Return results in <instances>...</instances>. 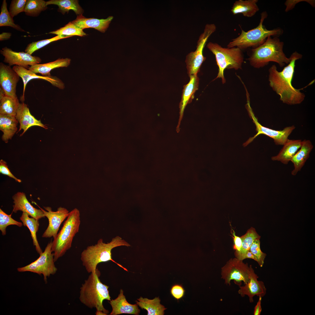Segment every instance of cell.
Returning <instances> with one entry per match:
<instances>
[{"mask_svg":"<svg viewBox=\"0 0 315 315\" xmlns=\"http://www.w3.org/2000/svg\"><path fill=\"white\" fill-rule=\"evenodd\" d=\"M71 61V59L69 58H59L46 63L35 64L30 66L28 69L36 74H41L42 76H50L52 70L59 67H67L70 64Z\"/></svg>","mask_w":315,"mask_h":315,"instance_id":"cb8c5ba5","label":"cell"},{"mask_svg":"<svg viewBox=\"0 0 315 315\" xmlns=\"http://www.w3.org/2000/svg\"><path fill=\"white\" fill-rule=\"evenodd\" d=\"M13 69L22 79L23 83V89L22 96V100L24 101L26 87L28 83L31 80L34 79H43L50 82L52 85L60 89L65 88L64 83L60 79L56 76H43L38 75L28 69L18 66H14Z\"/></svg>","mask_w":315,"mask_h":315,"instance_id":"2e32d148","label":"cell"},{"mask_svg":"<svg viewBox=\"0 0 315 315\" xmlns=\"http://www.w3.org/2000/svg\"><path fill=\"white\" fill-rule=\"evenodd\" d=\"M100 272L97 268L90 273L80 289L79 300L88 307L95 308L97 311H101L107 315L109 312L104 307V300H110L111 297L108 290L109 286L103 284L99 277Z\"/></svg>","mask_w":315,"mask_h":315,"instance_id":"3957f363","label":"cell"},{"mask_svg":"<svg viewBox=\"0 0 315 315\" xmlns=\"http://www.w3.org/2000/svg\"><path fill=\"white\" fill-rule=\"evenodd\" d=\"M120 246H130V245L118 236L113 238L110 242L107 243L103 242L102 239H99L97 244L88 246L81 253L80 259L83 265L87 272L90 273L96 270L99 263L111 260L117 264L124 270L128 271L126 268L112 259V250L115 247Z\"/></svg>","mask_w":315,"mask_h":315,"instance_id":"7a4b0ae2","label":"cell"},{"mask_svg":"<svg viewBox=\"0 0 315 315\" xmlns=\"http://www.w3.org/2000/svg\"><path fill=\"white\" fill-rule=\"evenodd\" d=\"M5 94L3 89L0 88V99L5 95Z\"/></svg>","mask_w":315,"mask_h":315,"instance_id":"bcb514c9","label":"cell"},{"mask_svg":"<svg viewBox=\"0 0 315 315\" xmlns=\"http://www.w3.org/2000/svg\"><path fill=\"white\" fill-rule=\"evenodd\" d=\"M48 34H55L57 35H63L71 36H83L87 35L83 31V29L77 27L70 22L64 27L55 31L50 32Z\"/></svg>","mask_w":315,"mask_h":315,"instance_id":"836d02e7","label":"cell"},{"mask_svg":"<svg viewBox=\"0 0 315 315\" xmlns=\"http://www.w3.org/2000/svg\"><path fill=\"white\" fill-rule=\"evenodd\" d=\"M260 239L258 238L253 241L250 247V250L255 256L256 261L259 265L262 267L264 263L267 255L261 250Z\"/></svg>","mask_w":315,"mask_h":315,"instance_id":"8d00e7d4","label":"cell"},{"mask_svg":"<svg viewBox=\"0 0 315 315\" xmlns=\"http://www.w3.org/2000/svg\"><path fill=\"white\" fill-rule=\"evenodd\" d=\"M267 16L266 11L262 13L258 25L247 32L242 29L240 34L232 39L228 44L227 47H237L242 50L250 48H254L263 43L269 36L278 37L282 35L283 32L282 29L278 28L268 30L263 25V21Z\"/></svg>","mask_w":315,"mask_h":315,"instance_id":"5b68a950","label":"cell"},{"mask_svg":"<svg viewBox=\"0 0 315 315\" xmlns=\"http://www.w3.org/2000/svg\"><path fill=\"white\" fill-rule=\"evenodd\" d=\"M249 280L243 286H240L238 293L242 297L245 295L249 298L250 302H253V297L255 296L263 297L266 293V288L263 282L258 280V277L255 273L251 265H250Z\"/></svg>","mask_w":315,"mask_h":315,"instance_id":"9a60e30c","label":"cell"},{"mask_svg":"<svg viewBox=\"0 0 315 315\" xmlns=\"http://www.w3.org/2000/svg\"><path fill=\"white\" fill-rule=\"evenodd\" d=\"M302 144L300 139H288L278 154L271 157L272 161H279L287 164L300 149Z\"/></svg>","mask_w":315,"mask_h":315,"instance_id":"7402d4cb","label":"cell"},{"mask_svg":"<svg viewBox=\"0 0 315 315\" xmlns=\"http://www.w3.org/2000/svg\"><path fill=\"white\" fill-rule=\"evenodd\" d=\"M4 57L3 61L11 66L15 65L28 69L30 66L40 64L41 59L39 57L33 56L25 52H17L5 47L0 51Z\"/></svg>","mask_w":315,"mask_h":315,"instance_id":"7c38bea8","label":"cell"},{"mask_svg":"<svg viewBox=\"0 0 315 315\" xmlns=\"http://www.w3.org/2000/svg\"><path fill=\"white\" fill-rule=\"evenodd\" d=\"M52 242L51 240L48 244L44 252L37 260L25 266L18 268V271L43 274L44 281L46 282L47 277L54 274L57 270L54 264V254L52 251Z\"/></svg>","mask_w":315,"mask_h":315,"instance_id":"9c48e42d","label":"cell"},{"mask_svg":"<svg viewBox=\"0 0 315 315\" xmlns=\"http://www.w3.org/2000/svg\"><path fill=\"white\" fill-rule=\"evenodd\" d=\"M306 1L309 3L312 6L314 7L315 6V1L314 0H287L285 3V4L286 6V8L285 9V11L286 12L292 9L294 7L295 4L298 2L302 1Z\"/></svg>","mask_w":315,"mask_h":315,"instance_id":"60d3db41","label":"cell"},{"mask_svg":"<svg viewBox=\"0 0 315 315\" xmlns=\"http://www.w3.org/2000/svg\"><path fill=\"white\" fill-rule=\"evenodd\" d=\"M70 37L71 36L63 35H57L50 38L36 41H33L27 45L25 50V52L32 55L36 51L44 47L52 42Z\"/></svg>","mask_w":315,"mask_h":315,"instance_id":"e575fe53","label":"cell"},{"mask_svg":"<svg viewBox=\"0 0 315 315\" xmlns=\"http://www.w3.org/2000/svg\"><path fill=\"white\" fill-rule=\"evenodd\" d=\"M160 301L159 297L151 300L141 297L136 302L141 309L147 311V315H164L167 308L160 304Z\"/></svg>","mask_w":315,"mask_h":315,"instance_id":"4316f807","label":"cell"},{"mask_svg":"<svg viewBox=\"0 0 315 315\" xmlns=\"http://www.w3.org/2000/svg\"><path fill=\"white\" fill-rule=\"evenodd\" d=\"M20 76L10 66L0 63V87L5 95L12 97H18L16 94L17 84Z\"/></svg>","mask_w":315,"mask_h":315,"instance_id":"5bb4252c","label":"cell"},{"mask_svg":"<svg viewBox=\"0 0 315 315\" xmlns=\"http://www.w3.org/2000/svg\"><path fill=\"white\" fill-rule=\"evenodd\" d=\"M48 6L50 4L57 5L58 6V11L64 14L68 13L70 10H73L78 15H82L83 10L76 0H50L46 1Z\"/></svg>","mask_w":315,"mask_h":315,"instance_id":"f546056e","label":"cell"},{"mask_svg":"<svg viewBox=\"0 0 315 315\" xmlns=\"http://www.w3.org/2000/svg\"><path fill=\"white\" fill-rule=\"evenodd\" d=\"M170 292L172 296L178 301L184 296L185 290L182 284H175L171 286Z\"/></svg>","mask_w":315,"mask_h":315,"instance_id":"f35d334b","label":"cell"},{"mask_svg":"<svg viewBox=\"0 0 315 315\" xmlns=\"http://www.w3.org/2000/svg\"><path fill=\"white\" fill-rule=\"evenodd\" d=\"M113 18L112 16H110L106 19H99L93 18H88L82 15H77L76 19L71 22L83 30L85 28H92L104 33L108 27Z\"/></svg>","mask_w":315,"mask_h":315,"instance_id":"44dd1931","label":"cell"},{"mask_svg":"<svg viewBox=\"0 0 315 315\" xmlns=\"http://www.w3.org/2000/svg\"><path fill=\"white\" fill-rule=\"evenodd\" d=\"M38 206L43 211L49 222L48 226L42 237L45 238L53 237V239L55 238L62 223L68 217L69 212L66 208L61 207H59L56 211H54L50 207H44L47 211H46Z\"/></svg>","mask_w":315,"mask_h":315,"instance_id":"4fadbf2b","label":"cell"},{"mask_svg":"<svg viewBox=\"0 0 315 315\" xmlns=\"http://www.w3.org/2000/svg\"><path fill=\"white\" fill-rule=\"evenodd\" d=\"M46 1L43 0H27L24 12L27 15L37 17L48 8Z\"/></svg>","mask_w":315,"mask_h":315,"instance_id":"1f68e13d","label":"cell"},{"mask_svg":"<svg viewBox=\"0 0 315 315\" xmlns=\"http://www.w3.org/2000/svg\"><path fill=\"white\" fill-rule=\"evenodd\" d=\"M80 223V211L75 208L69 212L61 230L52 242L55 262L71 247L73 239L79 231Z\"/></svg>","mask_w":315,"mask_h":315,"instance_id":"8992f818","label":"cell"},{"mask_svg":"<svg viewBox=\"0 0 315 315\" xmlns=\"http://www.w3.org/2000/svg\"><path fill=\"white\" fill-rule=\"evenodd\" d=\"M284 45V43L277 37L269 36L262 44L252 49L248 60L250 64L255 68L262 67L271 62L283 67L290 61L283 51Z\"/></svg>","mask_w":315,"mask_h":315,"instance_id":"277c9868","label":"cell"},{"mask_svg":"<svg viewBox=\"0 0 315 315\" xmlns=\"http://www.w3.org/2000/svg\"><path fill=\"white\" fill-rule=\"evenodd\" d=\"M258 0H238L234 3L231 11L234 15L241 13L243 16L251 17L258 11Z\"/></svg>","mask_w":315,"mask_h":315,"instance_id":"d4e9b609","label":"cell"},{"mask_svg":"<svg viewBox=\"0 0 315 315\" xmlns=\"http://www.w3.org/2000/svg\"><path fill=\"white\" fill-rule=\"evenodd\" d=\"M0 172L1 173L14 179L18 182L20 183L21 182L20 179L16 178L11 173L8 168L6 162L3 160H1L0 161Z\"/></svg>","mask_w":315,"mask_h":315,"instance_id":"ab89813d","label":"cell"},{"mask_svg":"<svg viewBox=\"0 0 315 315\" xmlns=\"http://www.w3.org/2000/svg\"><path fill=\"white\" fill-rule=\"evenodd\" d=\"M259 297L258 301L254 308L253 312L254 315H260L262 311L261 302L262 297L259 296Z\"/></svg>","mask_w":315,"mask_h":315,"instance_id":"7bdbcfd3","label":"cell"},{"mask_svg":"<svg viewBox=\"0 0 315 315\" xmlns=\"http://www.w3.org/2000/svg\"><path fill=\"white\" fill-rule=\"evenodd\" d=\"M249 273L248 264L236 258L230 259L221 268V278L226 285H230L232 280L239 286L242 281L245 284L249 281Z\"/></svg>","mask_w":315,"mask_h":315,"instance_id":"30bf717a","label":"cell"},{"mask_svg":"<svg viewBox=\"0 0 315 315\" xmlns=\"http://www.w3.org/2000/svg\"><path fill=\"white\" fill-rule=\"evenodd\" d=\"M8 26L22 32L25 31L18 24H15L7 8V3L6 0L3 1L0 14V27Z\"/></svg>","mask_w":315,"mask_h":315,"instance_id":"d6a6232c","label":"cell"},{"mask_svg":"<svg viewBox=\"0 0 315 315\" xmlns=\"http://www.w3.org/2000/svg\"><path fill=\"white\" fill-rule=\"evenodd\" d=\"M112 310L110 315H117L122 314L139 315L140 310L137 304H132L127 300L124 292L120 290V293L115 299L110 300L109 302Z\"/></svg>","mask_w":315,"mask_h":315,"instance_id":"ffe728a7","label":"cell"},{"mask_svg":"<svg viewBox=\"0 0 315 315\" xmlns=\"http://www.w3.org/2000/svg\"><path fill=\"white\" fill-rule=\"evenodd\" d=\"M240 237L242 241L241 249L239 252H235V255L236 258L243 260L245 259L246 255L250 250L253 241L257 239L260 238V236L257 233L255 229L251 227L248 230L245 235Z\"/></svg>","mask_w":315,"mask_h":315,"instance_id":"83f0119b","label":"cell"},{"mask_svg":"<svg viewBox=\"0 0 315 315\" xmlns=\"http://www.w3.org/2000/svg\"><path fill=\"white\" fill-rule=\"evenodd\" d=\"M18 123L15 116L0 115V130L3 132L1 139L5 143L11 139L17 131Z\"/></svg>","mask_w":315,"mask_h":315,"instance_id":"484cf974","label":"cell"},{"mask_svg":"<svg viewBox=\"0 0 315 315\" xmlns=\"http://www.w3.org/2000/svg\"><path fill=\"white\" fill-rule=\"evenodd\" d=\"M246 258L252 259L256 261V259L255 256L250 250L247 252L245 256V259Z\"/></svg>","mask_w":315,"mask_h":315,"instance_id":"f6af8a7d","label":"cell"},{"mask_svg":"<svg viewBox=\"0 0 315 315\" xmlns=\"http://www.w3.org/2000/svg\"><path fill=\"white\" fill-rule=\"evenodd\" d=\"M12 35L11 33L3 32L0 34V41H2L9 39Z\"/></svg>","mask_w":315,"mask_h":315,"instance_id":"ee69618b","label":"cell"},{"mask_svg":"<svg viewBox=\"0 0 315 315\" xmlns=\"http://www.w3.org/2000/svg\"><path fill=\"white\" fill-rule=\"evenodd\" d=\"M247 108L250 117L256 127L257 133L253 137L249 138L243 144L245 147L251 142L257 136L260 134H264L272 138L275 144L277 145H283L288 139L289 136L295 128L294 125L287 127L282 130H274L261 125L258 122L251 108L249 102L247 104Z\"/></svg>","mask_w":315,"mask_h":315,"instance_id":"8fae6325","label":"cell"},{"mask_svg":"<svg viewBox=\"0 0 315 315\" xmlns=\"http://www.w3.org/2000/svg\"><path fill=\"white\" fill-rule=\"evenodd\" d=\"M313 146L309 140L304 139L302 141L301 146L290 161L293 163L294 169L291 174L295 176L300 171L309 157V155L313 148Z\"/></svg>","mask_w":315,"mask_h":315,"instance_id":"603a6c76","label":"cell"},{"mask_svg":"<svg viewBox=\"0 0 315 315\" xmlns=\"http://www.w3.org/2000/svg\"><path fill=\"white\" fill-rule=\"evenodd\" d=\"M15 118L20 124L18 132L22 129L23 131L20 135V136L33 126H39L46 129H48V127L43 124L40 120H37L31 114L27 105L23 102L20 103Z\"/></svg>","mask_w":315,"mask_h":315,"instance_id":"ac0fdd59","label":"cell"},{"mask_svg":"<svg viewBox=\"0 0 315 315\" xmlns=\"http://www.w3.org/2000/svg\"><path fill=\"white\" fill-rule=\"evenodd\" d=\"M13 199L14 203L13 211L15 213L21 211L37 220L45 217L41 209H36L31 204L23 192H18L13 196Z\"/></svg>","mask_w":315,"mask_h":315,"instance_id":"d6986e66","label":"cell"},{"mask_svg":"<svg viewBox=\"0 0 315 315\" xmlns=\"http://www.w3.org/2000/svg\"><path fill=\"white\" fill-rule=\"evenodd\" d=\"M214 24L206 25L203 32L200 35L197 42L196 50L188 53L186 56L185 62L188 74L189 76L197 75L206 57L203 55V50L209 37L216 30Z\"/></svg>","mask_w":315,"mask_h":315,"instance_id":"ba28073f","label":"cell"},{"mask_svg":"<svg viewBox=\"0 0 315 315\" xmlns=\"http://www.w3.org/2000/svg\"><path fill=\"white\" fill-rule=\"evenodd\" d=\"M231 233L232 235V237L233 238L234 245L233 248L235 249V252H239L241 249L242 246V240L240 237L237 236L235 235V232L234 230L231 229Z\"/></svg>","mask_w":315,"mask_h":315,"instance_id":"b9f144b4","label":"cell"},{"mask_svg":"<svg viewBox=\"0 0 315 315\" xmlns=\"http://www.w3.org/2000/svg\"><path fill=\"white\" fill-rule=\"evenodd\" d=\"M190 80L187 84L183 86L181 99L179 104V117L176 127V131L179 132L181 122L182 119L185 108L188 104L191 102L194 98V94L198 90L199 78L197 75L190 76Z\"/></svg>","mask_w":315,"mask_h":315,"instance_id":"e0dca14e","label":"cell"},{"mask_svg":"<svg viewBox=\"0 0 315 315\" xmlns=\"http://www.w3.org/2000/svg\"><path fill=\"white\" fill-rule=\"evenodd\" d=\"M302 57V55L295 51L290 55L289 63L282 71H278L275 65L269 69V85L284 103L290 105L299 104L304 99V94L300 91L303 88L297 89L292 84L295 62Z\"/></svg>","mask_w":315,"mask_h":315,"instance_id":"6da1fadb","label":"cell"},{"mask_svg":"<svg viewBox=\"0 0 315 315\" xmlns=\"http://www.w3.org/2000/svg\"><path fill=\"white\" fill-rule=\"evenodd\" d=\"M0 115L15 116L20 104L18 97L5 95L0 99Z\"/></svg>","mask_w":315,"mask_h":315,"instance_id":"4dcf8cb0","label":"cell"},{"mask_svg":"<svg viewBox=\"0 0 315 315\" xmlns=\"http://www.w3.org/2000/svg\"><path fill=\"white\" fill-rule=\"evenodd\" d=\"M27 0H12L9 8V13L12 18L19 13L24 12Z\"/></svg>","mask_w":315,"mask_h":315,"instance_id":"74e56055","label":"cell"},{"mask_svg":"<svg viewBox=\"0 0 315 315\" xmlns=\"http://www.w3.org/2000/svg\"><path fill=\"white\" fill-rule=\"evenodd\" d=\"M10 225H16L21 227L23 225L21 222H18L11 217V214L8 215L0 209V230L3 235L6 234L7 227Z\"/></svg>","mask_w":315,"mask_h":315,"instance_id":"d590c367","label":"cell"},{"mask_svg":"<svg viewBox=\"0 0 315 315\" xmlns=\"http://www.w3.org/2000/svg\"><path fill=\"white\" fill-rule=\"evenodd\" d=\"M207 48L215 55L218 72L217 78H220L223 83L225 82L224 72L225 69H241L244 61L242 50L237 47L224 48L218 44L209 42Z\"/></svg>","mask_w":315,"mask_h":315,"instance_id":"52a82bcc","label":"cell"},{"mask_svg":"<svg viewBox=\"0 0 315 315\" xmlns=\"http://www.w3.org/2000/svg\"><path fill=\"white\" fill-rule=\"evenodd\" d=\"M20 219L22 222L23 225L27 227L29 230L34 245L35 246L37 253L40 255L43 252L38 242L36 237V232L39 225L38 220L32 217L30 218L28 214L24 212L22 213Z\"/></svg>","mask_w":315,"mask_h":315,"instance_id":"f1b7e54d","label":"cell"}]
</instances>
